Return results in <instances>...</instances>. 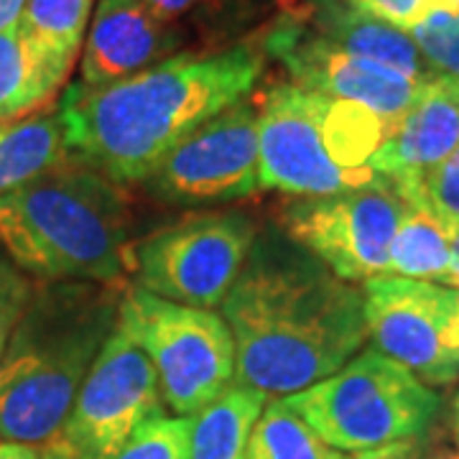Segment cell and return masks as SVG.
Here are the masks:
<instances>
[{
	"instance_id": "8",
	"label": "cell",
	"mask_w": 459,
	"mask_h": 459,
	"mask_svg": "<svg viewBox=\"0 0 459 459\" xmlns=\"http://www.w3.org/2000/svg\"><path fill=\"white\" fill-rule=\"evenodd\" d=\"M246 212H210L159 230L133 246L135 286L166 301L214 309L240 276L255 243Z\"/></svg>"
},
{
	"instance_id": "6",
	"label": "cell",
	"mask_w": 459,
	"mask_h": 459,
	"mask_svg": "<svg viewBox=\"0 0 459 459\" xmlns=\"http://www.w3.org/2000/svg\"><path fill=\"white\" fill-rule=\"evenodd\" d=\"M283 401L329 446L350 455L424 439L442 409L431 385L377 350L358 352L334 376Z\"/></svg>"
},
{
	"instance_id": "35",
	"label": "cell",
	"mask_w": 459,
	"mask_h": 459,
	"mask_svg": "<svg viewBox=\"0 0 459 459\" xmlns=\"http://www.w3.org/2000/svg\"><path fill=\"white\" fill-rule=\"evenodd\" d=\"M446 459H459V455H446Z\"/></svg>"
},
{
	"instance_id": "34",
	"label": "cell",
	"mask_w": 459,
	"mask_h": 459,
	"mask_svg": "<svg viewBox=\"0 0 459 459\" xmlns=\"http://www.w3.org/2000/svg\"><path fill=\"white\" fill-rule=\"evenodd\" d=\"M452 437L459 446V391L455 395V403H452Z\"/></svg>"
},
{
	"instance_id": "16",
	"label": "cell",
	"mask_w": 459,
	"mask_h": 459,
	"mask_svg": "<svg viewBox=\"0 0 459 459\" xmlns=\"http://www.w3.org/2000/svg\"><path fill=\"white\" fill-rule=\"evenodd\" d=\"M301 16L314 31L352 56L395 69L416 82L439 77L409 31L395 29L347 0H312Z\"/></svg>"
},
{
	"instance_id": "4",
	"label": "cell",
	"mask_w": 459,
	"mask_h": 459,
	"mask_svg": "<svg viewBox=\"0 0 459 459\" xmlns=\"http://www.w3.org/2000/svg\"><path fill=\"white\" fill-rule=\"evenodd\" d=\"M131 222L128 192L74 159L0 195V246L41 283H120Z\"/></svg>"
},
{
	"instance_id": "28",
	"label": "cell",
	"mask_w": 459,
	"mask_h": 459,
	"mask_svg": "<svg viewBox=\"0 0 459 459\" xmlns=\"http://www.w3.org/2000/svg\"><path fill=\"white\" fill-rule=\"evenodd\" d=\"M214 0H146V5L156 13L161 16L169 23H177L179 18L189 16L195 11H202L207 5H212Z\"/></svg>"
},
{
	"instance_id": "22",
	"label": "cell",
	"mask_w": 459,
	"mask_h": 459,
	"mask_svg": "<svg viewBox=\"0 0 459 459\" xmlns=\"http://www.w3.org/2000/svg\"><path fill=\"white\" fill-rule=\"evenodd\" d=\"M92 13V0H26L18 26L65 59H77Z\"/></svg>"
},
{
	"instance_id": "7",
	"label": "cell",
	"mask_w": 459,
	"mask_h": 459,
	"mask_svg": "<svg viewBox=\"0 0 459 459\" xmlns=\"http://www.w3.org/2000/svg\"><path fill=\"white\" fill-rule=\"evenodd\" d=\"M117 327L143 347L164 406L195 416L235 377V340L222 314L166 301L141 286L123 291Z\"/></svg>"
},
{
	"instance_id": "29",
	"label": "cell",
	"mask_w": 459,
	"mask_h": 459,
	"mask_svg": "<svg viewBox=\"0 0 459 459\" xmlns=\"http://www.w3.org/2000/svg\"><path fill=\"white\" fill-rule=\"evenodd\" d=\"M388 459H446V455L437 452V449H429L424 439H413V442L395 444Z\"/></svg>"
},
{
	"instance_id": "14",
	"label": "cell",
	"mask_w": 459,
	"mask_h": 459,
	"mask_svg": "<svg viewBox=\"0 0 459 459\" xmlns=\"http://www.w3.org/2000/svg\"><path fill=\"white\" fill-rule=\"evenodd\" d=\"M181 41L179 26L156 16L146 0H100L84 36L80 82H120L174 56Z\"/></svg>"
},
{
	"instance_id": "15",
	"label": "cell",
	"mask_w": 459,
	"mask_h": 459,
	"mask_svg": "<svg viewBox=\"0 0 459 459\" xmlns=\"http://www.w3.org/2000/svg\"><path fill=\"white\" fill-rule=\"evenodd\" d=\"M459 146V80L437 77L401 117L373 156V169L395 186H409Z\"/></svg>"
},
{
	"instance_id": "3",
	"label": "cell",
	"mask_w": 459,
	"mask_h": 459,
	"mask_svg": "<svg viewBox=\"0 0 459 459\" xmlns=\"http://www.w3.org/2000/svg\"><path fill=\"white\" fill-rule=\"evenodd\" d=\"M126 286L54 281L31 301L0 358V437L41 455L59 439L100 350L117 327Z\"/></svg>"
},
{
	"instance_id": "27",
	"label": "cell",
	"mask_w": 459,
	"mask_h": 459,
	"mask_svg": "<svg viewBox=\"0 0 459 459\" xmlns=\"http://www.w3.org/2000/svg\"><path fill=\"white\" fill-rule=\"evenodd\" d=\"M31 296L33 286L29 276L18 265L0 258V358L11 342Z\"/></svg>"
},
{
	"instance_id": "11",
	"label": "cell",
	"mask_w": 459,
	"mask_h": 459,
	"mask_svg": "<svg viewBox=\"0 0 459 459\" xmlns=\"http://www.w3.org/2000/svg\"><path fill=\"white\" fill-rule=\"evenodd\" d=\"M156 413H164V395L153 362L141 344L115 327L84 377L59 439L44 457H105Z\"/></svg>"
},
{
	"instance_id": "19",
	"label": "cell",
	"mask_w": 459,
	"mask_h": 459,
	"mask_svg": "<svg viewBox=\"0 0 459 459\" xmlns=\"http://www.w3.org/2000/svg\"><path fill=\"white\" fill-rule=\"evenodd\" d=\"M268 395L230 383L222 394L189 416V459H247V444Z\"/></svg>"
},
{
	"instance_id": "33",
	"label": "cell",
	"mask_w": 459,
	"mask_h": 459,
	"mask_svg": "<svg viewBox=\"0 0 459 459\" xmlns=\"http://www.w3.org/2000/svg\"><path fill=\"white\" fill-rule=\"evenodd\" d=\"M395 444L391 446H383V449H370V452H355V455H350V457L342 459H388V455L394 452Z\"/></svg>"
},
{
	"instance_id": "13",
	"label": "cell",
	"mask_w": 459,
	"mask_h": 459,
	"mask_svg": "<svg viewBox=\"0 0 459 459\" xmlns=\"http://www.w3.org/2000/svg\"><path fill=\"white\" fill-rule=\"evenodd\" d=\"M263 51L281 62L299 87L362 105L394 128L427 87V82L334 47L314 31L301 11L283 13L271 23L263 36Z\"/></svg>"
},
{
	"instance_id": "31",
	"label": "cell",
	"mask_w": 459,
	"mask_h": 459,
	"mask_svg": "<svg viewBox=\"0 0 459 459\" xmlns=\"http://www.w3.org/2000/svg\"><path fill=\"white\" fill-rule=\"evenodd\" d=\"M23 5L26 0H0V31L16 26L23 13Z\"/></svg>"
},
{
	"instance_id": "32",
	"label": "cell",
	"mask_w": 459,
	"mask_h": 459,
	"mask_svg": "<svg viewBox=\"0 0 459 459\" xmlns=\"http://www.w3.org/2000/svg\"><path fill=\"white\" fill-rule=\"evenodd\" d=\"M446 286H459V230L452 232V263H449Z\"/></svg>"
},
{
	"instance_id": "23",
	"label": "cell",
	"mask_w": 459,
	"mask_h": 459,
	"mask_svg": "<svg viewBox=\"0 0 459 459\" xmlns=\"http://www.w3.org/2000/svg\"><path fill=\"white\" fill-rule=\"evenodd\" d=\"M100 459H189V419L156 413Z\"/></svg>"
},
{
	"instance_id": "5",
	"label": "cell",
	"mask_w": 459,
	"mask_h": 459,
	"mask_svg": "<svg viewBox=\"0 0 459 459\" xmlns=\"http://www.w3.org/2000/svg\"><path fill=\"white\" fill-rule=\"evenodd\" d=\"M255 105L263 189L327 197L380 177L373 156L395 128L373 110L294 82L268 87Z\"/></svg>"
},
{
	"instance_id": "10",
	"label": "cell",
	"mask_w": 459,
	"mask_h": 459,
	"mask_svg": "<svg viewBox=\"0 0 459 459\" xmlns=\"http://www.w3.org/2000/svg\"><path fill=\"white\" fill-rule=\"evenodd\" d=\"M365 325L377 352L427 385L459 377V286L403 276L362 281Z\"/></svg>"
},
{
	"instance_id": "21",
	"label": "cell",
	"mask_w": 459,
	"mask_h": 459,
	"mask_svg": "<svg viewBox=\"0 0 459 459\" xmlns=\"http://www.w3.org/2000/svg\"><path fill=\"white\" fill-rule=\"evenodd\" d=\"M283 398L265 403L250 434L247 459H342Z\"/></svg>"
},
{
	"instance_id": "9",
	"label": "cell",
	"mask_w": 459,
	"mask_h": 459,
	"mask_svg": "<svg viewBox=\"0 0 459 459\" xmlns=\"http://www.w3.org/2000/svg\"><path fill=\"white\" fill-rule=\"evenodd\" d=\"M406 199L388 177L327 197L289 199L279 214L283 235L309 250L340 279L358 283L388 273V250Z\"/></svg>"
},
{
	"instance_id": "30",
	"label": "cell",
	"mask_w": 459,
	"mask_h": 459,
	"mask_svg": "<svg viewBox=\"0 0 459 459\" xmlns=\"http://www.w3.org/2000/svg\"><path fill=\"white\" fill-rule=\"evenodd\" d=\"M0 459H47L39 449L29 444L18 442H0Z\"/></svg>"
},
{
	"instance_id": "12",
	"label": "cell",
	"mask_w": 459,
	"mask_h": 459,
	"mask_svg": "<svg viewBox=\"0 0 459 459\" xmlns=\"http://www.w3.org/2000/svg\"><path fill=\"white\" fill-rule=\"evenodd\" d=\"M143 184L153 197L179 207L250 197L261 189L258 105L246 98L204 120L166 153Z\"/></svg>"
},
{
	"instance_id": "26",
	"label": "cell",
	"mask_w": 459,
	"mask_h": 459,
	"mask_svg": "<svg viewBox=\"0 0 459 459\" xmlns=\"http://www.w3.org/2000/svg\"><path fill=\"white\" fill-rule=\"evenodd\" d=\"M401 31H413L431 18L459 16V0H347Z\"/></svg>"
},
{
	"instance_id": "1",
	"label": "cell",
	"mask_w": 459,
	"mask_h": 459,
	"mask_svg": "<svg viewBox=\"0 0 459 459\" xmlns=\"http://www.w3.org/2000/svg\"><path fill=\"white\" fill-rule=\"evenodd\" d=\"M235 380L291 395L334 376L368 340L365 296L286 235H263L222 301Z\"/></svg>"
},
{
	"instance_id": "18",
	"label": "cell",
	"mask_w": 459,
	"mask_h": 459,
	"mask_svg": "<svg viewBox=\"0 0 459 459\" xmlns=\"http://www.w3.org/2000/svg\"><path fill=\"white\" fill-rule=\"evenodd\" d=\"M72 159L59 105L0 120V195L47 174Z\"/></svg>"
},
{
	"instance_id": "25",
	"label": "cell",
	"mask_w": 459,
	"mask_h": 459,
	"mask_svg": "<svg viewBox=\"0 0 459 459\" xmlns=\"http://www.w3.org/2000/svg\"><path fill=\"white\" fill-rule=\"evenodd\" d=\"M411 36L437 74L459 80V16L431 18L416 26Z\"/></svg>"
},
{
	"instance_id": "17",
	"label": "cell",
	"mask_w": 459,
	"mask_h": 459,
	"mask_svg": "<svg viewBox=\"0 0 459 459\" xmlns=\"http://www.w3.org/2000/svg\"><path fill=\"white\" fill-rule=\"evenodd\" d=\"M74 62L33 41L21 26L0 31V120L49 108Z\"/></svg>"
},
{
	"instance_id": "24",
	"label": "cell",
	"mask_w": 459,
	"mask_h": 459,
	"mask_svg": "<svg viewBox=\"0 0 459 459\" xmlns=\"http://www.w3.org/2000/svg\"><path fill=\"white\" fill-rule=\"evenodd\" d=\"M395 189L406 202L429 210L449 232L459 230V146L424 177Z\"/></svg>"
},
{
	"instance_id": "20",
	"label": "cell",
	"mask_w": 459,
	"mask_h": 459,
	"mask_svg": "<svg viewBox=\"0 0 459 459\" xmlns=\"http://www.w3.org/2000/svg\"><path fill=\"white\" fill-rule=\"evenodd\" d=\"M452 263V232L421 204L406 202L388 250V273L446 283Z\"/></svg>"
},
{
	"instance_id": "2",
	"label": "cell",
	"mask_w": 459,
	"mask_h": 459,
	"mask_svg": "<svg viewBox=\"0 0 459 459\" xmlns=\"http://www.w3.org/2000/svg\"><path fill=\"white\" fill-rule=\"evenodd\" d=\"M263 69L261 36L174 54L105 87L77 80L59 100L69 153L117 184L143 181L181 138L246 100Z\"/></svg>"
}]
</instances>
